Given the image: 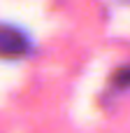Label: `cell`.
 <instances>
[{
  "label": "cell",
  "instance_id": "obj_1",
  "mask_svg": "<svg viewBox=\"0 0 130 133\" xmlns=\"http://www.w3.org/2000/svg\"><path fill=\"white\" fill-rule=\"evenodd\" d=\"M33 49H35V42L23 28L14 23H0V58L2 61L28 58Z\"/></svg>",
  "mask_w": 130,
  "mask_h": 133
},
{
  "label": "cell",
  "instance_id": "obj_2",
  "mask_svg": "<svg viewBox=\"0 0 130 133\" xmlns=\"http://www.w3.org/2000/svg\"><path fill=\"white\" fill-rule=\"evenodd\" d=\"M109 87H112L114 94H128L130 91V61L123 63V65H119V68L112 72Z\"/></svg>",
  "mask_w": 130,
  "mask_h": 133
},
{
  "label": "cell",
  "instance_id": "obj_3",
  "mask_svg": "<svg viewBox=\"0 0 130 133\" xmlns=\"http://www.w3.org/2000/svg\"><path fill=\"white\" fill-rule=\"evenodd\" d=\"M123 2H130V0H123Z\"/></svg>",
  "mask_w": 130,
  "mask_h": 133
}]
</instances>
